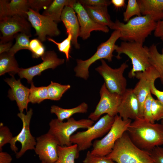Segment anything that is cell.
Listing matches in <instances>:
<instances>
[{
  "mask_svg": "<svg viewBox=\"0 0 163 163\" xmlns=\"http://www.w3.org/2000/svg\"><path fill=\"white\" fill-rule=\"evenodd\" d=\"M126 132L133 142L141 149L149 152L163 145V126L161 123L139 118L131 123Z\"/></svg>",
  "mask_w": 163,
  "mask_h": 163,
  "instance_id": "6da1fadb",
  "label": "cell"
},
{
  "mask_svg": "<svg viewBox=\"0 0 163 163\" xmlns=\"http://www.w3.org/2000/svg\"><path fill=\"white\" fill-rule=\"evenodd\" d=\"M157 22L149 15L136 16L124 24L117 20L110 28L120 31V39L124 41L143 44L146 39L155 30Z\"/></svg>",
  "mask_w": 163,
  "mask_h": 163,
  "instance_id": "7a4b0ae2",
  "label": "cell"
},
{
  "mask_svg": "<svg viewBox=\"0 0 163 163\" xmlns=\"http://www.w3.org/2000/svg\"><path fill=\"white\" fill-rule=\"evenodd\" d=\"M106 156L116 163H154L150 152L136 146L126 131L116 141Z\"/></svg>",
  "mask_w": 163,
  "mask_h": 163,
  "instance_id": "3957f363",
  "label": "cell"
},
{
  "mask_svg": "<svg viewBox=\"0 0 163 163\" xmlns=\"http://www.w3.org/2000/svg\"><path fill=\"white\" fill-rule=\"evenodd\" d=\"M115 50L118 59H120V55L124 54L131 59L132 68L129 73L130 78L135 77L136 73L144 71L151 66L149 48L143 46V44L123 41L120 46L116 45Z\"/></svg>",
  "mask_w": 163,
  "mask_h": 163,
  "instance_id": "277c9868",
  "label": "cell"
},
{
  "mask_svg": "<svg viewBox=\"0 0 163 163\" xmlns=\"http://www.w3.org/2000/svg\"><path fill=\"white\" fill-rule=\"evenodd\" d=\"M121 37L119 30H114L109 38L101 43L97 47L95 53L85 60L77 59V66L74 68L75 76L87 80L89 76V69L91 65L98 60L105 59L109 62L112 61L113 53L115 50V43Z\"/></svg>",
  "mask_w": 163,
  "mask_h": 163,
  "instance_id": "5b68a950",
  "label": "cell"
},
{
  "mask_svg": "<svg viewBox=\"0 0 163 163\" xmlns=\"http://www.w3.org/2000/svg\"><path fill=\"white\" fill-rule=\"evenodd\" d=\"M115 117L106 114L86 130L73 134L70 137L71 142L77 145L79 152L87 150L92 146L94 140L108 132L113 123Z\"/></svg>",
  "mask_w": 163,
  "mask_h": 163,
  "instance_id": "8992f818",
  "label": "cell"
},
{
  "mask_svg": "<svg viewBox=\"0 0 163 163\" xmlns=\"http://www.w3.org/2000/svg\"><path fill=\"white\" fill-rule=\"evenodd\" d=\"M66 122L52 119L49 123L48 133L54 136L58 140L59 145L69 146L72 144L70 137L78 129H88L94 124V121L89 119L75 120L71 117Z\"/></svg>",
  "mask_w": 163,
  "mask_h": 163,
  "instance_id": "52a82bcc",
  "label": "cell"
},
{
  "mask_svg": "<svg viewBox=\"0 0 163 163\" xmlns=\"http://www.w3.org/2000/svg\"><path fill=\"white\" fill-rule=\"evenodd\" d=\"M131 122V119L124 120L119 115H116L113 123L106 135L101 139L94 142L91 153L101 156L109 154L116 141L126 131Z\"/></svg>",
  "mask_w": 163,
  "mask_h": 163,
  "instance_id": "ba28073f",
  "label": "cell"
},
{
  "mask_svg": "<svg viewBox=\"0 0 163 163\" xmlns=\"http://www.w3.org/2000/svg\"><path fill=\"white\" fill-rule=\"evenodd\" d=\"M33 114V110L30 108L26 114L22 112L17 114L22 122V128L19 133L13 137L10 143V148L16 154L17 158L21 157L27 151L35 149L36 140L32 135L30 128Z\"/></svg>",
  "mask_w": 163,
  "mask_h": 163,
  "instance_id": "9c48e42d",
  "label": "cell"
},
{
  "mask_svg": "<svg viewBox=\"0 0 163 163\" xmlns=\"http://www.w3.org/2000/svg\"><path fill=\"white\" fill-rule=\"evenodd\" d=\"M101 64L95 70L102 77L107 89L111 92L122 95L126 89L127 81L123 76L125 70L128 67L125 62L117 68L113 69L104 59H101Z\"/></svg>",
  "mask_w": 163,
  "mask_h": 163,
  "instance_id": "30bf717a",
  "label": "cell"
},
{
  "mask_svg": "<svg viewBox=\"0 0 163 163\" xmlns=\"http://www.w3.org/2000/svg\"><path fill=\"white\" fill-rule=\"evenodd\" d=\"M100 99L94 111L91 113L88 119L93 121L98 120L103 114L106 113L115 117L117 114V110L120 104L122 95L110 92L104 83L101 88Z\"/></svg>",
  "mask_w": 163,
  "mask_h": 163,
  "instance_id": "8fae6325",
  "label": "cell"
},
{
  "mask_svg": "<svg viewBox=\"0 0 163 163\" xmlns=\"http://www.w3.org/2000/svg\"><path fill=\"white\" fill-rule=\"evenodd\" d=\"M31 25L27 18L18 15L0 19V30L2 34L0 43L12 41L14 35L19 32L31 36Z\"/></svg>",
  "mask_w": 163,
  "mask_h": 163,
  "instance_id": "7c38bea8",
  "label": "cell"
},
{
  "mask_svg": "<svg viewBox=\"0 0 163 163\" xmlns=\"http://www.w3.org/2000/svg\"><path fill=\"white\" fill-rule=\"evenodd\" d=\"M26 14L27 20L35 29L37 39L41 42L46 40L47 36L55 37L60 34L57 23L48 17L30 8Z\"/></svg>",
  "mask_w": 163,
  "mask_h": 163,
  "instance_id": "4fadbf2b",
  "label": "cell"
},
{
  "mask_svg": "<svg viewBox=\"0 0 163 163\" xmlns=\"http://www.w3.org/2000/svg\"><path fill=\"white\" fill-rule=\"evenodd\" d=\"M135 77L139 79V81L133 89L139 101L140 117L143 118L144 102L148 94L151 93L152 84L160 76L156 69L151 66L144 71L136 73Z\"/></svg>",
  "mask_w": 163,
  "mask_h": 163,
  "instance_id": "5bb4252c",
  "label": "cell"
},
{
  "mask_svg": "<svg viewBox=\"0 0 163 163\" xmlns=\"http://www.w3.org/2000/svg\"><path fill=\"white\" fill-rule=\"evenodd\" d=\"M43 62L40 63L30 67L20 68L18 73L20 79L24 78L29 84L33 82V79L36 75H40L44 71L49 69H53L58 66L63 64L65 60L58 58L56 52L48 51L41 57Z\"/></svg>",
  "mask_w": 163,
  "mask_h": 163,
  "instance_id": "9a60e30c",
  "label": "cell"
},
{
  "mask_svg": "<svg viewBox=\"0 0 163 163\" xmlns=\"http://www.w3.org/2000/svg\"><path fill=\"white\" fill-rule=\"evenodd\" d=\"M34 149L39 159L44 163H53L57 160V147L59 143L53 135L47 133L37 137Z\"/></svg>",
  "mask_w": 163,
  "mask_h": 163,
  "instance_id": "2e32d148",
  "label": "cell"
},
{
  "mask_svg": "<svg viewBox=\"0 0 163 163\" xmlns=\"http://www.w3.org/2000/svg\"><path fill=\"white\" fill-rule=\"evenodd\" d=\"M72 8L76 13L79 24V36L83 40H86L89 37L91 33L93 31H101L105 33L109 31L108 27L94 22L78 0Z\"/></svg>",
  "mask_w": 163,
  "mask_h": 163,
  "instance_id": "e0dca14e",
  "label": "cell"
},
{
  "mask_svg": "<svg viewBox=\"0 0 163 163\" xmlns=\"http://www.w3.org/2000/svg\"><path fill=\"white\" fill-rule=\"evenodd\" d=\"M117 112L124 120L141 118L139 101L133 89L127 88L122 95Z\"/></svg>",
  "mask_w": 163,
  "mask_h": 163,
  "instance_id": "ac0fdd59",
  "label": "cell"
},
{
  "mask_svg": "<svg viewBox=\"0 0 163 163\" xmlns=\"http://www.w3.org/2000/svg\"><path fill=\"white\" fill-rule=\"evenodd\" d=\"M4 80L11 87L8 91V97L11 100L16 101L20 112H23L25 109L27 111L30 89L21 83L20 79L16 80L14 76Z\"/></svg>",
  "mask_w": 163,
  "mask_h": 163,
  "instance_id": "d6986e66",
  "label": "cell"
},
{
  "mask_svg": "<svg viewBox=\"0 0 163 163\" xmlns=\"http://www.w3.org/2000/svg\"><path fill=\"white\" fill-rule=\"evenodd\" d=\"M61 21L64 24L67 34L72 36V44L77 49L80 48L77 39L80 34V26L75 12L73 8L66 6L64 7L61 17Z\"/></svg>",
  "mask_w": 163,
  "mask_h": 163,
  "instance_id": "ffe728a7",
  "label": "cell"
},
{
  "mask_svg": "<svg viewBox=\"0 0 163 163\" xmlns=\"http://www.w3.org/2000/svg\"><path fill=\"white\" fill-rule=\"evenodd\" d=\"M29 8L27 0H0V19L14 15L27 19L26 13Z\"/></svg>",
  "mask_w": 163,
  "mask_h": 163,
  "instance_id": "44dd1931",
  "label": "cell"
},
{
  "mask_svg": "<svg viewBox=\"0 0 163 163\" xmlns=\"http://www.w3.org/2000/svg\"><path fill=\"white\" fill-rule=\"evenodd\" d=\"M137 1L143 15H149L157 22L163 19V0Z\"/></svg>",
  "mask_w": 163,
  "mask_h": 163,
  "instance_id": "7402d4cb",
  "label": "cell"
},
{
  "mask_svg": "<svg viewBox=\"0 0 163 163\" xmlns=\"http://www.w3.org/2000/svg\"><path fill=\"white\" fill-rule=\"evenodd\" d=\"M88 14L95 22L109 27L110 28L114 22L110 19L106 5L89 6L83 5Z\"/></svg>",
  "mask_w": 163,
  "mask_h": 163,
  "instance_id": "603a6c76",
  "label": "cell"
},
{
  "mask_svg": "<svg viewBox=\"0 0 163 163\" xmlns=\"http://www.w3.org/2000/svg\"><path fill=\"white\" fill-rule=\"evenodd\" d=\"M77 0H54L43 12V15L48 17L56 23L61 21V17L65 6L72 7Z\"/></svg>",
  "mask_w": 163,
  "mask_h": 163,
  "instance_id": "cb8c5ba5",
  "label": "cell"
},
{
  "mask_svg": "<svg viewBox=\"0 0 163 163\" xmlns=\"http://www.w3.org/2000/svg\"><path fill=\"white\" fill-rule=\"evenodd\" d=\"M88 106L85 102H83L78 106L71 108L65 109L58 106H51L50 112L54 113L59 120L63 121L65 119H68L74 114L77 113H86L87 112Z\"/></svg>",
  "mask_w": 163,
  "mask_h": 163,
  "instance_id": "d4e9b609",
  "label": "cell"
},
{
  "mask_svg": "<svg viewBox=\"0 0 163 163\" xmlns=\"http://www.w3.org/2000/svg\"><path fill=\"white\" fill-rule=\"evenodd\" d=\"M79 151L76 144L69 146L58 145L57 160L53 163H75L79 157Z\"/></svg>",
  "mask_w": 163,
  "mask_h": 163,
  "instance_id": "484cf974",
  "label": "cell"
},
{
  "mask_svg": "<svg viewBox=\"0 0 163 163\" xmlns=\"http://www.w3.org/2000/svg\"><path fill=\"white\" fill-rule=\"evenodd\" d=\"M20 68L14 55L8 52L3 53L0 55V75L8 73L14 76L18 73Z\"/></svg>",
  "mask_w": 163,
  "mask_h": 163,
  "instance_id": "4316f807",
  "label": "cell"
},
{
  "mask_svg": "<svg viewBox=\"0 0 163 163\" xmlns=\"http://www.w3.org/2000/svg\"><path fill=\"white\" fill-rule=\"evenodd\" d=\"M149 49L150 65L158 72L161 83L163 85V48L161 54L158 52L156 46L155 44L152 45Z\"/></svg>",
  "mask_w": 163,
  "mask_h": 163,
  "instance_id": "83f0119b",
  "label": "cell"
},
{
  "mask_svg": "<svg viewBox=\"0 0 163 163\" xmlns=\"http://www.w3.org/2000/svg\"><path fill=\"white\" fill-rule=\"evenodd\" d=\"M70 87L69 85H62L51 81L50 84L47 86L48 99L56 101L60 100L63 94Z\"/></svg>",
  "mask_w": 163,
  "mask_h": 163,
  "instance_id": "f1b7e54d",
  "label": "cell"
},
{
  "mask_svg": "<svg viewBox=\"0 0 163 163\" xmlns=\"http://www.w3.org/2000/svg\"><path fill=\"white\" fill-rule=\"evenodd\" d=\"M30 88L29 101L33 104H40L44 100L48 99L47 86L35 87L32 83Z\"/></svg>",
  "mask_w": 163,
  "mask_h": 163,
  "instance_id": "f546056e",
  "label": "cell"
},
{
  "mask_svg": "<svg viewBox=\"0 0 163 163\" xmlns=\"http://www.w3.org/2000/svg\"><path fill=\"white\" fill-rule=\"evenodd\" d=\"M31 37L24 33H20L16 34L14 36L15 43L8 52L14 55L20 50L27 49L30 50L29 38Z\"/></svg>",
  "mask_w": 163,
  "mask_h": 163,
  "instance_id": "4dcf8cb0",
  "label": "cell"
},
{
  "mask_svg": "<svg viewBox=\"0 0 163 163\" xmlns=\"http://www.w3.org/2000/svg\"><path fill=\"white\" fill-rule=\"evenodd\" d=\"M135 15H142L139 5L137 0H129L126 10L123 14V20L127 22Z\"/></svg>",
  "mask_w": 163,
  "mask_h": 163,
  "instance_id": "1f68e13d",
  "label": "cell"
},
{
  "mask_svg": "<svg viewBox=\"0 0 163 163\" xmlns=\"http://www.w3.org/2000/svg\"><path fill=\"white\" fill-rule=\"evenodd\" d=\"M66 38L60 43H58L50 37L47 38L48 40L51 41L57 46L59 50L64 53L66 55L67 61H68L71 57L70 52L71 48L72 40V36L70 34H68Z\"/></svg>",
  "mask_w": 163,
  "mask_h": 163,
  "instance_id": "d6a6232c",
  "label": "cell"
},
{
  "mask_svg": "<svg viewBox=\"0 0 163 163\" xmlns=\"http://www.w3.org/2000/svg\"><path fill=\"white\" fill-rule=\"evenodd\" d=\"M30 50L31 52L33 58L41 57L44 53L45 48L43 44L38 39H34L30 40Z\"/></svg>",
  "mask_w": 163,
  "mask_h": 163,
  "instance_id": "836d02e7",
  "label": "cell"
},
{
  "mask_svg": "<svg viewBox=\"0 0 163 163\" xmlns=\"http://www.w3.org/2000/svg\"><path fill=\"white\" fill-rule=\"evenodd\" d=\"M151 111L152 119L155 122L163 119V104L158 100L153 99Z\"/></svg>",
  "mask_w": 163,
  "mask_h": 163,
  "instance_id": "e575fe53",
  "label": "cell"
},
{
  "mask_svg": "<svg viewBox=\"0 0 163 163\" xmlns=\"http://www.w3.org/2000/svg\"><path fill=\"white\" fill-rule=\"evenodd\" d=\"M13 137L9 128L4 125L2 123L0 124V151H2V147L6 144L10 143Z\"/></svg>",
  "mask_w": 163,
  "mask_h": 163,
  "instance_id": "d590c367",
  "label": "cell"
},
{
  "mask_svg": "<svg viewBox=\"0 0 163 163\" xmlns=\"http://www.w3.org/2000/svg\"><path fill=\"white\" fill-rule=\"evenodd\" d=\"M83 163H116L106 156H101L92 154L88 151L85 158L83 161Z\"/></svg>",
  "mask_w": 163,
  "mask_h": 163,
  "instance_id": "8d00e7d4",
  "label": "cell"
},
{
  "mask_svg": "<svg viewBox=\"0 0 163 163\" xmlns=\"http://www.w3.org/2000/svg\"><path fill=\"white\" fill-rule=\"evenodd\" d=\"M151 93H149L146 97L143 106V117L146 121L152 123H155L151 113V107L152 100L154 98Z\"/></svg>",
  "mask_w": 163,
  "mask_h": 163,
  "instance_id": "74e56055",
  "label": "cell"
},
{
  "mask_svg": "<svg viewBox=\"0 0 163 163\" xmlns=\"http://www.w3.org/2000/svg\"><path fill=\"white\" fill-rule=\"evenodd\" d=\"M53 1L52 0H28V2L30 8L39 12L41 9H46Z\"/></svg>",
  "mask_w": 163,
  "mask_h": 163,
  "instance_id": "f35d334b",
  "label": "cell"
},
{
  "mask_svg": "<svg viewBox=\"0 0 163 163\" xmlns=\"http://www.w3.org/2000/svg\"><path fill=\"white\" fill-rule=\"evenodd\" d=\"M149 152L154 163H163V147H156Z\"/></svg>",
  "mask_w": 163,
  "mask_h": 163,
  "instance_id": "ab89813d",
  "label": "cell"
},
{
  "mask_svg": "<svg viewBox=\"0 0 163 163\" xmlns=\"http://www.w3.org/2000/svg\"><path fill=\"white\" fill-rule=\"evenodd\" d=\"M78 1L82 5L89 6L106 5L108 6L111 3V1L107 0H80Z\"/></svg>",
  "mask_w": 163,
  "mask_h": 163,
  "instance_id": "60d3db41",
  "label": "cell"
},
{
  "mask_svg": "<svg viewBox=\"0 0 163 163\" xmlns=\"http://www.w3.org/2000/svg\"><path fill=\"white\" fill-rule=\"evenodd\" d=\"M151 93L155 95L158 100L163 104V91L159 90L155 86V83H153L151 86Z\"/></svg>",
  "mask_w": 163,
  "mask_h": 163,
  "instance_id": "b9f144b4",
  "label": "cell"
},
{
  "mask_svg": "<svg viewBox=\"0 0 163 163\" xmlns=\"http://www.w3.org/2000/svg\"><path fill=\"white\" fill-rule=\"evenodd\" d=\"M163 35V19L157 22L156 28L154 30V35L157 37H161Z\"/></svg>",
  "mask_w": 163,
  "mask_h": 163,
  "instance_id": "7bdbcfd3",
  "label": "cell"
},
{
  "mask_svg": "<svg viewBox=\"0 0 163 163\" xmlns=\"http://www.w3.org/2000/svg\"><path fill=\"white\" fill-rule=\"evenodd\" d=\"M12 160L11 155L7 152L0 151V163H11Z\"/></svg>",
  "mask_w": 163,
  "mask_h": 163,
  "instance_id": "ee69618b",
  "label": "cell"
},
{
  "mask_svg": "<svg viewBox=\"0 0 163 163\" xmlns=\"http://www.w3.org/2000/svg\"><path fill=\"white\" fill-rule=\"evenodd\" d=\"M12 41L5 43H0V54L8 52L12 46Z\"/></svg>",
  "mask_w": 163,
  "mask_h": 163,
  "instance_id": "f6af8a7d",
  "label": "cell"
},
{
  "mask_svg": "<svg viewBox=\"0 0 163 163\" xmlns=\"http://www.w3.org/2000/svg\"><path fill=\"white\" fill-rule=\"evenodd\" d=\"M111 2L115 8L117 9L124 7L125 5L124 0H111Z\"/></svg>",
  "mask_w": 163,
  "mask_h": 163,
  "instance_id": "bcb514c9",
  "label": "cell"
},
{
  "mask_svg": "<svg viewBox=\"0 0 163 163\" xmlns=\"http://www.w3.org/2000/svg\"><path fill=\"white\" fill-rule=\"evenodd\" d=\"M160 38L163 42V35L160 37Z\"/></svg>",
  "mask_w": 163,
  "mask_h": 163,
  "instance_id": "7dc6e473",
  "label": "cell"
},
{
  "mask_svg": "<svg viewBox=\"0 0 163 163\" xmlns=\"http://www.w3.org/2000/svg\"><path fill=\"white\" fill-rule=\"evenodd\" d=\"M161 124L163 126V119L161 120Z\"/></svg>",
  "mask_w": 163,
  "mask_h": 163,
  "instance_id": "c3c4849f",
  "label": "cell"
},
{
  "mask_svg": "<svg viewBox=\"0 0 163 163\" xmlns=\"http://www.w3.org/2000/svg\"><path fill=\"white\" fill-rule=\"evenodd\" d=\"M40 163H43V162H41Z\"/></svg>",
  "mask_w": 163,
  "mask_h": 163,
  "instance_id": "681fc988",
  "label": "cell"
}]
</instances>
